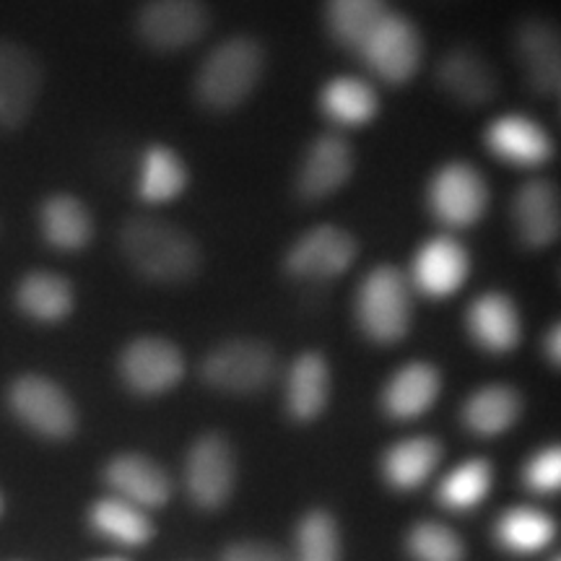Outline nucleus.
Instances as JSON below:
<instances>
[{"label":"nucleus","mask_w":561,"mask_h":561,"mask_svg":"<svg viewBox=\"0 0 561 561\" xmlns=\"http://www.w3.org/2000/svg\"><path fill=\"white\" fill-rule=\"evenodd\" d=\"M121 252L140 278L185 284L201 271V250L187 231L164 219L136 216L121 229Z\"/></svg>","instance_id":"obj_1"},{"label":"nucleus","mask_w":561,"mask_h":561,"mask_svg":"<svg viewBox=\"0 0 561 561\" xmlns=\"http://www.w3.org/2000/svg\"><path fill=\"white\" fill-rule=\"evenodd\" d=\"M265 55L261 42L237 34L208 53L195 79V94L203 107L227 112L240 107L263 76Z\"/></svg>","instance_id":"obj_2"},{"label":"nucleus","mask_w":561,"mask_h":561,"mask_svg":"<svg viewBox=\"0 0 561 561\" xmlns=\"http://www.w3.org/2000/svg\"><path fill=\"white\" fill-rule=\"evenodd\" d=\"M356 318L371 341H401L411 328V284L403 273L392 265L371 271L356 294Z\"/></svg>","instance_id":"obj_3"},{"label":"nucleus","mask_w":561,"mask_h":561,"mask_svg":"<svg viewBox=\"0 0 561 561\" xmlns=\"http://www.w3.org/2000/svg\"><path fill=\"white\" fill-rule=\"evenodd\" d=\"M9 409L26 430L45 439H68L79 424L68 392L42 375H21L13 380Z\"/></svg>","instance_id":"obj_4"},{"label":"nucleus","mask_w":561,"mask_h":561,"mask_svg":"<svg viewBox=\"0 0 561 561\" xmlns=\"http://www.w3.org/2000/svg\"><path fill=\"white\" fill-rule=\"evenodd\" d=\"M210 26L206 0H146L136 13V34L157 53L185 50Z\"/></svg>","instance_id":"obj_5"},{"label":"nucleus","mask_w":561,"mask_h":561,"mask_svg":"<svg viewBox=\"0 0 561 561\" xmlns=\"http://www.w3.org/2000/svg\"><path fill=\"white\" fill-rule=\"evenodd\" d=\"M359 58L388 83H405L421 66V34L401 13H385L359 45Z\"/></svg>","instance_id":"obj_6"},{"label":"nucleus","mask_w":561,"mask_h":561,"mask_svg":"<svg viewBox=\"0 0 561 561\" xmlns=\"http://www.w3.org/2000/svg\"><path fill=\"white\" fill-rule=\"evenodd\" d=\"M276 375V354L261 341H229L216 346L203 362V380L210 388L248 396L263 390Z\"/></svg>","instance_id":"obj_7"},{"label":"nucleus","mask_w":561,"mask_h":561,"mask_svg":"<svg viewBox=\"0 0 561 561\" xmlns=\"http://www.w3.org/2000/svg\"><path fill=\"white\" fill-rule=\"evenodd\" d=\"M432 216L453 229L473 227L489 206V191L481 172L462 161H450L434 174L426 191Z\"/></svg>","instance_id":"obj_8"},{"label":"nucleus","mask_w":561,"mask_h":561,"mask_svg":"<svg viewBox=\"0 0 561 561\" xmlns=\"http://www.w3.org/2000/svg\"><path fill=\"white\" fill-rule=\"evenodd\" d=\"M42 91L37 55L0 39V130H19L32 117Z\"/></svg>","instance_id":"obj_9"},{"label":"nucleus","mask_w":561,"mask_h":561,"mask_svg":"<svg viewBox=\"0 0 561 561\" xmlns=\"http://www.w3.org/2000/svg\"><path fill=\"white\" fill-rule=\"evenodd\" d=\"M523 79L541 96H557L561 87V39L551 21L528 16L512 34Z\"/></svg>","instance_id":"obj_10"},{"label":"nucleus","mask_w":561,"mask_h":561,"mask_svg":"<svg viewBox=\"0 0 561 561\" xmlns=\"http://www.w3.org/2000/svg\"><path fill=\"white\" fill-rule=\"evenodd\" d=\"M356 252L359 244L346 229L322 224L291 244L284 265L297 278H335L354 265Z\"/></svg>","instance_id":"obj_11"},{"label":"nucleus","mask_w":561,"mask_h":561,"mask_svg":"<svg viewBox=\"0 0 561 561\" xmlns=\"http://www.w3.org/2000/svg\"><path fill=\"white\" fill-rule=\"evenodd\" d=\"M185 375L180 348L164 339H138L125 346L121 377L138 396H159L174 388Z\"/></svg>","instance_id":"obj_12"},{"label":"nucleus","mask_w":561,"mask_h":561,"mask_svg":"<svg viewBox=\"0 0 561 561\" xmlns=\"http://www.w3.org/2000/svg\"><path fill=\"white\" fill-rule=\"evenodd\" d=\"M187 491L201 507H221L234 486V455L219 434H206L193 445L185 468Z\"/></svg>","instance_id":"obj_13"},{"label":"nucleus","mask_w":561,"mask_h":561,"mask_svg":"<svg viewBox=\"0 0 561 561\" xmlns=\"http://www.w3.org/2000/svg\"><path fill=\"white\" fill-rule=\"evenodd\" d=\"M439 89L462 107H483L496 96L500 81L489 60L476 47H453L437 66Z\"/></svg>","instance_id":"obj_14"},{"label":"nucleus","mask_w":561,"mask_h":561,"mask_svg":"<svg viewBox=\"0 0 561 561\" xmlns=\"http://www.w3.org/2000/svg\"><path fill=\"white\" fill-rule=\"evenodd\" d=\"M351 170H354V151H351L348 140L335 133H325V136L314 138L307 151L297 180L299 195L307 201L328 198L346 185Z\"/></svg>","instance_id":"obj_15"},{"label":"nucleus","mask_w":561,"mask_h":561,"mask_svg":"<svg viewBox=\"0 0 561 561\" xmlns=\"http://www.w3.org/2000/svg\"><path fill=\"white\" fill-rule=\"evenodd\" d=\"M413 286L426 297H450L471 273V257L453 237H437L419 250L413 261Z\"/></svg>","instance_id":"obj_16"},{"label":"nucleus","mask_w":561,"mask_h":561,"mask_svg":"<svg viewBox=\"0 0 561 561\" xmlns=\"http://www.w3.org/2000/svg\"><path fill=\"white\" fill-rule=\"evenodd\" d=\"M512 224L525 248L541 250L559 237V195L549 180H528L512 201Z\"/></svg>","instance_id":"obj_17"},{"label":"nucleus","mask_w":561,"mask_h":561,"mask_svg":"<svg viewBox=\"0 0 561 561\" xmlns=\"http://www.w3.org/2000/svg\"><path fill=\"white\" fill-rule=\"evenodd\" d=\"M104 481L110 483L115 494H121V500L136 504L140 510L161 507L172 494L167 473L161 471L157 462L136 453L117 455L115 460H110Z\"/></svg>","instance_id":"obj_18"},{"label":"nucleus","mask_w":561,"mask_h":561,"mask_svg":"<svg viewBox=\"0 0 561 561\" xmlns=\"http://www.w3.org/2000/svg\"><path fill=\"white\" fill-rule=\"evenodd\" d=\"M486 149L517 167H538L551 157V138L525 115H502L486 128Z\"/></svg>","instance_id":"obj_19"},{"label":"nucleus","mask_w":561,"mask_h":561,"mask_svg":"<svg viewBox=\"0 0 561 561\" xmlns=\"http://www.w3.org/2000/svg\"><path fill=\"white\" fill-rule=\"evenodd\" d=\"M466 325L471 339L491 354H507L520 343V314L504 294H483L468 307Z\"/></svg>","instance_id":"obj_20"},{"label":"nucleus","mask_w":561,"mask_h":561,"mask_svg":"<svg viewBox=\"0 0 561 561\" xmlns=\"http://www.w3.org/2000/svg\"><path fill=\"white\" fill-rule=\"evenodd\" d=\"M39 231L53 250L79 252L94 237V221L81 198L55 193L39 206Z\"/></svg>","instance_id":"obj_21"},{"label":"nucleus","mask_w":561,"mask_h":561,"mask_svg":"<svg viewBox=\"0 0 561 561\" xmlns=\"http://www.w3.org/2000/svg\"><path fill=\"white\" fill-rule=\"evenodd\" d=\"M442 388L439 371L432 364L413 362L398 369L382 392V405L392 419H416L432 409Z\"/></svg>","instance_id":"obj_22"},{"label":"nucleus","mask_w":561,"mask_h":561,"mask_svg":"<svg viewBox=\"0 0 561 561\" xmlns=\"http://www.w3.org/2000/svg\"><path fill=\"white\" fill-rule=\"evenodd\" d=\"M73 286L68 278L50 271H32L19 280L16 286V307L30 320L53 322L66 320L73 312Z\"/></svg>","instance_id":"obj_23"},{"label":"nucleus","mask_w":561,"mask_h":561,"mask_svg":"<svg viewBox=\"0 0 561 561\" xmlns=\"http://www.w3.org/2000/svg\"><path fill=\"white\" fill-rule=\"evenodd\" d=\"M331 392V371L320 354H301L286 377V409L297 421L318 419Z\"/></svg>","instance_id":"obj_24"},{"label":"nucleus","mask_w":561,"mask_h":561,"mask_svg":"<svg viewBox=\"0 0 561 561\" xmlns=\"http://www.w3.org/2000/svg\"><path fill=\"white\" fill-rule=\"evenodd\" d=\"M320 110L331 117L333 123L346 125V128H359L375 121L380 100L367 81L339 76L328 81L320 91Z\"/></svg>","instance_id":"obj_25"},{"label":"nucleus","mask_w":561,"mask_h":561,"mask_svg":"<svg viewBox=\"0 0 561 561\" xmlns=\"http://www.w3.org/2000/svg\"><path fill=\"white\" fill-rule=\"evenodd\" d=\"M439 458H442V447L434 439L430 437L405 439L385 455L382 473L390 486L411 491V489H419L421 483L430 479L434 468H437Z\"/></svg>","instance_id":"obj_26"},{"label":"nucleus","mask_w":561,"mask_h":561,"mask_svg":"<svg viewBox=\"0 0 561 561\" xmlns=\"http://www.w3.org/2000/svg\"><path fill=\"white\" fill-rule=\"evenodd\" d=\"M520 396L504 385H491L476 392L471 401L462 409V421L466 426L481 437H496V434L507 432L520 416Z\"/></svg>","instance_id":"obj_27"},{"label":"nucleus","mask_w":561,"mask_h":561,"mask_svg":"<svg viewBox=\"0 0 561 561\" xmlns=\"http://www.w3.org/2000/svg\"><path fill=\"white\" fill-rule=\"evenodd\" d=\"M388 13L385 0H325V26L341 47L359 50L364 37Z\"/></svg>","instance_id":"obj_28"},{"label":"nucleus","mask_w":561,"mask_h":561,"mask_svg":"<svg viewBox=\"0 0 561 561\" xmlns=\"http://www.w3.org/2000/svg\"><path fill=\"white\" fill-rule=\"evenodd\" d=\"M494 533L502 549L528 557V553L543 551L553 541L557 525L541 510L515 507L496 520Z\"/></svg>","instance_id":"obj_29"},{"label":"nucleus","mask_w":561,"mask_h":561,"mask_svg":"<svg viewBox=\"0 0 561 561\" xmlns=\"http://www.w3.org/2000/svg\"><path fill=\"white\" fill-rule=\"evenodd\" d=\"M91 528L123 546H144L153 536V525L136 504L110 496L91 507Z\"/></svg>","instance_id":"obj_30"},{"label":"nucleus","mask_w":561,"mask_h":561,"mask_svg":"<svg viewBox=\"0 0 561 561\" xmlns=\"http://www.w3.org/2000/svg\"><path fill=\"white\" fill-rule=\"evenodd\" d=\"M187 170L182 159L167 146H151L144 153V164H140L138 195L146 203H167L174 201L185 191Z\"/></svg>","instance_id":"obj_31"},{"label":"nucleus","mask_w":561,"mask_h":561,"mask_svg":"<svg viewBox=\"0 0 561 561\" xmlns=\"http://www.w3.org/2000/svg\"><path fill=\"white\" fill-rule=\"evenodd\" d=\"M491 489V466L486 460H468L439 483V502L447 510H471L486 500Z\"/></svg>","instance_id":"obj_32"},{"label":"nucleus","mask_w":561,"mask_h":561,"mask_svg":"<svg viewBox=\"0 0 561 561\" xmlns=\"http://www.w3.org/2000/svg\"><path fill=\"white\" fill-rule=\"evenodd\" d=\"M297 561H341L339 528L328 512H310L299 523Z\"/></svg>","instance_id":"obj_33"},{"label":"nucleus","mask_w":561,"mask_h":561,"mask_svg":"<svg viewBox=\"0 0 561 561\" xmlns=\"http://www.w3.org/2000/svg\"><path fill=\"white\" fill-rule=\"evenodd\" d=\"M409 551L416 561H462L466 549L458 533L437 523H421L411 530Z\"/></svg>","instance_id":"obj_34"},{"label":"nucleus","mask_w":561,"mask_h":561,"mask_svg":"<svg viewBox=\"0 0 561 561\" xmlns=\"http://www.w3.org/2000/svg\"><path fill=\"white\" fill-rule=\"evenodd\" d=\"M525 483L538 494L557 491L561 483V453L559 447H546L525 468Z\"/></svg>","instance_id":"obj_35"},{"label":"nucleus","mask_w":561,"mask_h":561,"mask_svg":"<svg viewBox=\"0 0 561 561\" xmlns=\"http://www.w3.org/2000/svg\"><path fill=\"white\" fill-rule=\"evenodd\" d=\"M224 561H286V557L263 543H237L227 549Z\"/></svg>","instance_id":"obj_36"},{"label":"nucleus","mask_w":561,"mask_h":561,"mask_svg":"<svg viewBox=\"0 0 561 561\" xmlns=\"http://www.w3.org/2000/svg\"><path fill=\"white\" fill-rule=\"evenodd\" d=\"M559 335H561L559 328L553 325L549 339H546V354H549L551 362H559Z\"/></svg>","instance_id":"obj_37"},{"label":"nucleus","mask_w":561,"mask_h":561,"mask_svg":"<svg viewBox=\"0 0 561 561\" xmlns=\"http://www.w3.org/2000/svg\"><path fill=\"white\" fill-rule=\"evenodd\" d=\"M100 561H125V559H100Z\"/></svg>","instance_id":"obj_38"},{"label":"nucleus","mask_w":561,"mask_h":561,"mask_svg":"<svg viewBox=\"0 0 561 561\" xmlns=\"http://www.w3.org/2000/svg\"><path fill=\"white\" fill-rule=\"evenodd\" d=\"M0 512H3V500H0Z\"/></svg>","instance_id":"obj_39"}]
</instances>
